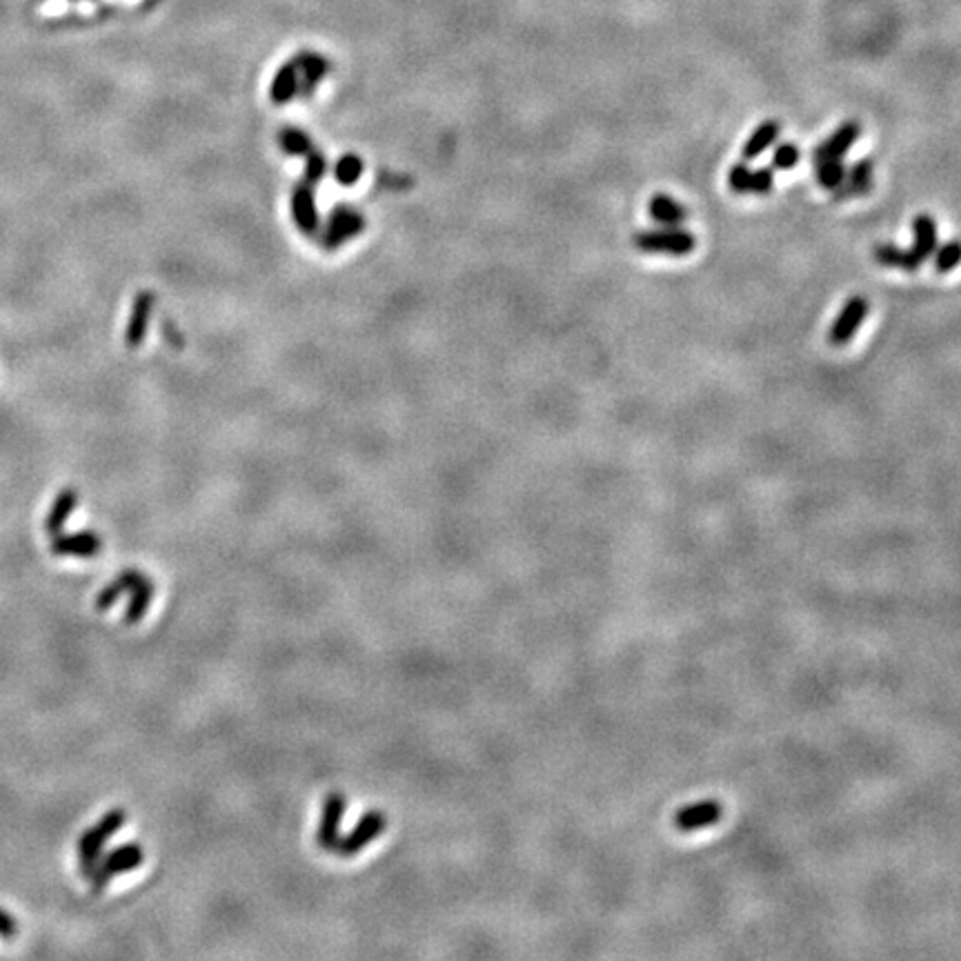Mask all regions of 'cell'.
<instances>
[{
  "mask_svg": "<svg viewBox=\"0 0 961 961\" xmlns=\"http://www.w3.org/2000/svg\"><path fill=\"white\" fill-rule=\"evenodd\" d=\"M125 821L127 815L123 810H110L105 812L96 826L85 830L83 837L78 839V859H81V873L85 879L92 877L98 859L103 857V846L112 839L116 830L125 826Z\"/></svg>",
  "mask_w": 961,
  "mask_h": 961,
  "instance_id": "6da1fadb",
  "label": "cell"
},
{
  "mask_svg": "<svg viewBox=\"0 0 961 961\" xmlns=\"http://www.w3.org/2000/svg\"><path fill=\"white\" fill-rule=\"evenodd\" d=\"M634 245L646 254L688 256L697 247L695 234L683 230L681 225L659 227V230H643L634 234Z\"/></svg>",
  "mask_w": 961,
  "mask_h": 961,
  "instance_id": "7a4b0ae2",
  "label": "cell"
},
{
  "mask_svg": "<svg viewBox=\"0 0 961 961\" xmlns=\"http://www.w3.org/2000/svg\"><path fill=\"white\" fill-rule=\"evenodd\" d=\"M143 861H145V852L138 844H125V846L114 848L112 852H107L105 857L98 859L96 870L92 873V877H89V881H92V890L94 893H103L105 886L110 884L116 875L130 873V870L141 866Z\"/></svg>",
  "mask_w": 961,
  "mask_h": 961,
  "instance_id": "3957f363",
  "label": "cell"
},
{
  "mask_svg": "<svg viewBox=\"0 0 961 961\" xmlns=\"http://www.w3.org/2000/svg\"><path fill=\"white\" fill-rule=\"evenodd\" d=\"M866 316H868L866 296H850L846 305L841 307L835 323H832L830 334H828L830 345H837V348L848 345L852 339H855V334L859 332L861 325H864Z\"/></svg>",
  "mask_w": 961,
  "mask_h": 961,
  "instance_id": "277c9868",
  "label": "cell"
},
{
  "mask_svg": "<svg viewBox=\"0 0 961 961\" xmlns=\"http://www.w3.org/2000/svg\"><path fill=\"white\" fill-rule=\"evenodd\" d=\"M385 826H388V819H385L383 812H379V810L365 812L350 835H345V837L339 839L336 852H339L341 857H354L356 852H361L365 846L372 844V841L385 830Z\"/></svg>",
  "mask_w": 961,
  "mask_h": 961,
  "instance_id": "5b68a950",
  "label": "cell"
},
{
  "mask_svg": "<svg viewBox=\"0 0 961 961\" xmlns=\"http://www.w3.org/2000/svg\"><path fill=\"white\" fill-rule=\"evenodd\" d=\"M103 548V541L92 530H81L74 534H54L52 537V554L56 557H78V559H92Z\"/></svg>",
  "mask_w": 961,
  "mask_h": 961,
  "instance_id": "8992f818",
  "label": "cell"
},
{
  "mask_svg": "<svg viewBox=\"0 0 961 961\" xmlns=\"http://www.w3.org/2000/svg\"><path fill=\"white\" fill-rule=\"evenodd\" d=\"M859 136H861L859 121H846L844 125H839L835 134H830L824 143L815 147V152H812V165L824 163V161H841L850 147L857 143Z\"/></svg>",
  "mask_w": 961,
  "mask_h": 961,
  "instance_id": "52a82bcc",
  "label": "cell"
},
{
  "mask_svg": "<svg viewBox=\"0 0 961 961\" xmlns=\"http://www.w3.org/2000/svg\"><path fill=\"white\" fill-rule=\"evenodd\" d=\"M728 183L732 192L737 194H768L775 187V172L770 167L761 170H750L748 163H737L730 167Z\"/></svg>",
  "mask_w": 961,
  "mask_h": 961,
  "instance_id": "ba28073f",
  "label": "cell"
},
{
  "mask_svg": "<svg viewBox=\"0 0 961 961\" xmlns=\"http://www.w3.org/2000/svg\"><path fill=\"white\" fill-rule=\"evenodd\" d=\"M345 806H348V804H345V797L341 795V792H334V795L325 799L323 819H321L319 832H316V841H319L321 848L330 850V852H336V846H339L341 821H343V815H345Z\"/></svg>",
  "mask_w": 961,
  "mask_h": 961,
  "instance_id": "9c48e42d",
  "label": "cell"
},
{
  "mask_svg": "<svg viewBox=\"0 0 961 961\" xmlns=\"http://www.w3.org/2000/svg\"><path fill=\"white\" fill-rule=\"evenodd\" d=\"M873 176H875V161L873 158H861V161H857L846 172L844 183L832 190V198H835V201H844V198L868 194L873 190Z\"/></svg>",
  "mask_w": 961,
  "mask_h": 961,
  "instance_id": "30bf717a",
  "label": "cell"
},
{
  "mask_svg": "<svg viewBox=\"0 0 961 961\" xmlns=\"http://www.w3.org/2000/svg\"><path fill=\"white\" fill-rule=\"evenodd\" d=\"M127 574H130V586H127V592L132 594V599H130V606H127L125 610V621L130 623V626H134V623L141 621L147 610H150V603L154 599V583L150 577H145V574H141L138 570H127Z\"/></svg>",
  "mask_w": 961,
  "mask_h": 961,
  "instance_id": "8fae6325",
  "label": "cell"
},
{
  "mask_svg": "<svg viewBox=\"0 0 961 961\" xmlns=\"http://www.w3.org/2000/svg\"><path fill=\"white\" fill-rule=\"evenodd\" d=\"M152 305H154V296L150 292H141L136 296L130 323H127V332H125V341H127V345H130V348H138V345H143L145 334H147V325H150Z\"/></svg>",
  "mask_w": 961,
  "mask_h": 961,
  "instance_id": "7c38bea8",
  "label": "cell"
},
{
  "mask_svg": "<svg viewBox=\"0 0 961 961\" xmlns=\"http://www.w3.org/2000/svg\"><path fill=\"white\" fill-rule=\"evenodd\" d=\"M650 219L661 227H675L688 219V210L668 194H655L648 203Z\"/></svg>",
  "mask_w": 961,
  "mask_h": 961,
  "instance_id": "4fadbf2b",
  "label": "cell"
},
{
  "mask_svg": "<svg viewBox=\"0 0 961 961\" xmlns=\"http://www.w3.org/2000/svg\"><path fill=\"white\" fill-rule=\"evenodd\" d=\"M873 254H875L877 263L886 265V267H899V270H904V272H917L919 265L924 263L915 254L913 247H910V250H904V247L893 245V243L875 245Z\"/></svg>",
  "mask_w": 961,
  "mask_h": 961,
  "instance_id": "5bb4252c",
  "label": "cell"
},
{
  "mask_svg": "<svg viewBox=\"0 0 961 961\" xmlns=\"http://www.w3.org/2000/svg\"><path fill=\"white\" fill-rule=\"evenodd\" d=\"M76 508H78V492L74 488H65L58 492V497L54 499L45 519V530L49 532V537H54V534L63 530V525L67 523L69 517H72V512Z\"/></svg>",
  "mask_w": 961,
  "mask_h": 961,
  "instance_id": "9a60e30c",
  "label": "cell"
},
{
  "mask_svg": "<svg viewBox=\"0 0 961 961\" xmlns=\"http://www.w3.org/2000/svg\"><path fill=\"white\" fill-rule=\"evenodd\" d=\"M779 134H781V123L775 121V118L759 123L757 130L750 134L746 145H743V150H741L743 161H752V158H757V156L764 154L766 150H770V147L777 143Z\"/></svg>",
  "mask_w": 961,
  "mask_h": 961,
  "instance_id": "2e32d148",
  "label": "cell"
},
{
  "mask_svg": "<svg viewBox=\"0 0 961 961\" xmlns=\"http://www.w3.org/2000/svg\"><path fill=\"white\" fill-rule=\"evenodd\" d=\"M913 234H915V254L921 261L930 259L937 250V223L933 216L919 214L913 221Z\"/></svg>",
  "mask_w": 961,
  "mask_h": 961,
  "instance_id": "e0dca14e",
  "label": "cell"
},
{
  "mask_svg": "<svg viewBox=\"0 0 961 961\" xmlns=\"http://www.w3.org/2000/svg\"><path fill=\"white\" fill-rule=\"evenodd\" d=\"M296 76H299V67H296V63H287L281 67V72L276 74L272 83L274 101H287V98L296 92Z\"/></svg>",
  "mask_w": 961,
  "mask_h": 961,
  "instance_id": "ac0fdd59",
  "label": "cell"
},
{
  "mask_svg": "<svg viewBox=\"0 0 961 961\" xmlns=\"http://www.w3.org/2000/svg\"><path fill=\"white\" fill-rule=\"evenodd\" d=\"M815 176H817V183L821 187H826V190H835V187H839L841 183H844V178H846V165L844 161H824V163H817L815 165Z\"/></svg>",
  "mask_w": 961,
  "mask_h": 961,
  "instance_id": "d6986e66",
  "label": "cell"
},
{
  "mask_svg": "<svg viewBox=\"0 0 961 961\" xmlns=\"http://www.w3.org/2000/svg\"><path fill=\"white\" fill-rule=\"evenodd\" d=\"M959 263H961V241H948L935 250L937 272L941 274L953 272Z\"/></svg>",
  "mask_w": 961,
  "mask_h": 961,
  "instance_id": "ffe728a7",
  "label": "cell"
},
{
  "mask_svg": "<svg viewBox=\"0 0 961 961\" xmlns=\"http://www.w3.org/2000/svg\"><path fill=\"white\" fill-rule=\"evenodd\" d=\"M799 158L801 150L795 143H781L775 154H772V165H775L777 170H792V167L799 163Z\"/></svg>",
  "mask_w": 961,
  "mask_h": 961,
  "instance_id": "44dd1931",
  "label": "cell"
}]
</instances>
